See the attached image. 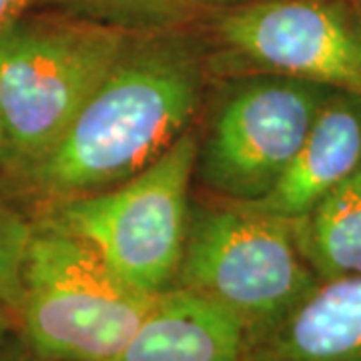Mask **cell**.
Returning <instances> with one entry per match:
<instances>
[{
	"instance_id": "cell-18",
	"label": "cell",
	"mask_w": 361,
	"mask_h": 361,
	"mask_svg": "<svg viewBox=\"0 0 361 361\" xmlns=\"http://www.w3.org/2000/svg\"><path fill=\"white\" fill-rule=\"evenodd\" d=\"M353 13H355V16H357V23H360V28H361V0H357V4H355Z\"/></svg>"
},
{
	"instance_id": "cell-9",
	"label": "cell",
	"mask_w": 361,
	"mask_h": 361,
	"mask_svg": "<svg viewBox=\"0 0 361 361\" xmlns=\"http://www.w3.org/2000/svg\"><path fill=\"white\" fill-rule=\"evenodd\" d=\"M245 361H361V275L319 279L283 317L247 331Z\"/></svg>"
},
{
	"instance_id": "cell-19",
	"label": "cell",
	"mask_w": 361,
	"mask_h": 361,
	"mask_svg": "<svg viewBox=\"0 0 361 361\" xmlns=\"http://www.w3.org/2000/svg\"><path fill=\"white\" fill-rule=\"evenodd\" d=\"M65 2H66V0H65Z\"/></svg>"
},
{
	"instance_id": "cell-3",
	"label": "cell",
	"mask_w": 361,
	"mask_h": 361,
	"mask_svg": "<svg viewBox=\"0 0 361 361\" xmlns=\"http://www.w3.org/2000/svg\"><path fill=\"white\" fill-rule=\"evenodd\" d=\"M155 297L123 281L77 235L32 219L14 317L35 353L54 361H116Z\"/></svg>"
},
{
	"instance_id": "cell-1",
	"label": "cell",
	"mask_w": 361,
	"mask_h": 361,
	"mask_svg": "<svg viewBox=\"0 0 361 361\" xmlns=\"http://www.w3.org/2000/svg\"><path fill=\"white\" fill-rule=\"evenodd\" d=\"M209 68V42L185 26L129 32L61 141L13 185L39 211L139 175L193 127Z\"/></svg>"
},
{
	"instance_id": "cell-5",
	"label": "cell",
	"mask_w": 361,
	"mask_h": 361,
	"mask_svg": "<svg viewBox=\"0 0 361 361\" xmlns=\"http://www.w3.org/2000/svg\"><path fill=\"white\" fill-rule=\"evenodd\" d=\"M317 281L291 221L241 203H191L173 287L221 305L245 334L283 317Z\"/></svg>"
},
{
	"instance_id": "cell-7",
	"label": "cell",
	"mask_w": 361,
	"mask_h": 361,
	"mask_svg": "<svg viewBox=\"0 0 361 361\" xmlns=\"http://www.w3.org/2000/svg\"><path fill=\"white\" fill-rule=\"evenodd\" d=\"M205 20L241 68L361 92V28L339 0H245Z\"/></svg>"
},
{
	"instance_id": "cell-14",
	"label": "cell",
	"mask_w": 361,
	"mask_h": 361,
	"mask_svg": "<svg viewBox=\"0 0 361 361\" xmlns=\"http://www.w3.org/2000/svg\"><path fill=\"white\" fill-rule=\"evenodd\" d=\"M35 2L37 0H0V35L25 18Z\"/></svg>"
},
{
	"instance_id": "cell-8",
	"label": "cell",
	"mask_w": 361,
	"mask_h": 361,
	"mask_svg": "<svg viewBox=\"0 0 361 361\" xmlns=\"http://www.w3.org/2000/svg\"><path fill=\"white\" fill-rule=\"evenodd\" d=\"M360 169L361 92L334 89L271 193L241 205L279 219L297 221Z\"/></svg>"
},
{
	"instance_id": "cell-2",
	"label": "cell",
	"mask_w": 361,
	"mask_h": 361,
	"mask_svg": "<svg viewBox=\"0 0 361 361\" xmlns=\"http://www.w3.org/2000/svg\"><path fill=\"white\" fill-rule=\"evenodd\" d=\"M127 37L123 28L75 13L25 16L0 35V121L11 180L61 141Z\"/></svg>"
},
{
	"instance_id": "cell-17",
	"label": "cell",
	"mask_w": 361,
	"mask_h": 361,
	"mask_svg": "<svg viewBox=\"0 0 361 361\" xmlns=\"http://www.w3.org/2000/svg\"><path fill=\"white\" fill-rule=\"evenodd\" d=\"M6 165H8V151H6V135L0 121V177L6 175Z\"/></svg>"
},
{
	"instance_id": "cell-4",
	"label": "cell",
	"mask_w": 361,
	"mask_h": 361,
	"mask_svg": "<svg viewBox=\"0 0 361 361\" xmlns=\"http://www.w3.org/2000/svg\"><path fill=\"white\" fill-rule=\"evenodd\" d=\"M195 127L151 167L99 193L42 207L32 219L87 241L116 275L147 295L175 285L189 225Z\"/></svg>"
},
{
	"instance_id": "cell-6",
	"label": "cell",
	"mask_w": 361,
	"mask_h": 361,
	"mask_svg": "<svg viewBox=\"0 0 361 361\" xmlns=\"http://www.w3.org/2000/svg\"><path fill=\"white\" fill-rule=\"evenodd\" d=\"M331 90L263 73L229 78L197 137L193 180L225 203L263 199L291 165Z\"/></svg>"
},
{
	"instance_id": "cell-13",
	"label": "cell",
	"mask_w": 361,
	"mask_h": 361,
	"mask_svg": "<svg viewBox=\"0 0 361 361\" xmlns=\"http://www.w3.org/2000/svg\"><path fill=\"white\" fill-rule=\"evenodd\" d=\"M32 219L0 195V303L16 315L23 301V265Z\"/></svg>"
},
{
	"instance_id": "cell-15",
	"label": "cell",
	"mask_w": 361,
	"mask_h": 361,
	"mask_svg": "<svg viewBox=\"0 0 361 361\" xmlns=\"http://www.w3.org/2000/svg\"><path fill=\"white\" fill-rule=\"evenodd\" d=\"M0 361H54L49 357H42L39 353H35L32 349L26 345L20 339L18 343H6L0 348Z\"/></svg>"
},
{
	"instance_id": "cell-10",
	"label": "cell",
	"mask_w": 361,
	"mask_h": 361,
	"mask_svg": "<svg viewBox=\"0 0 361 361\" xmlns=\"http://www.w3.org/2000/svg\"><path fill=\"white\" fill-rule=\"evenodd\" d=\"M116 361H245V327L217 303L173 287L155 297Z\"/></svg>"
},
{
	"instance_id": "cell-16",
	"label": "cell",
	"mask_w": 361,
	"mask_h": 361,
	"mask_svg": "<svg viewBox=\"0 0 361 361\" xmlns=\"http://www.w3.org/2000/svg\"><path fill=\"white\" fill-rule=\"evenodd\" d=\"M11 325H13V313L8 311L6 305L0 303V348H2L4 341H6V336H8V331H11Z\"/></svg>"
},
{
	"instance_id": "cell-12",
	"label": "cell",
	"mask_w": 361,
	"mask_h": 361,
	"mask_svg": "<svg viewBox=\"0 0 361 361\" xmlns=\"http://www.w3.org/2000/svg\"><path fill=\"white\" fill-rule=\"evenodd\" d=\"M245 0H66L68 13L94 18L127 32L179 28Z\"/></svg>"
},
{
	"instance_id": "cell-11",
	"label": "cell",
	"mask_w": 361,
	"mask_h": 361,
	"mask_svg": "<svg viewBox=\"0 0 361 361\" xmlns=\"http://www.w3.org/2000/svg\"><path fill=\"white\" fill-rule=\"evenodd\" d=\"M291 223L319 279L361 275V169Z\"/></svg>"
}]
</instances>
